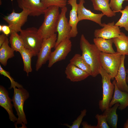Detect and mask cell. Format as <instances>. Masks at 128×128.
I'll list each match as a JSON object with an SVG mask.
<instances>
[{
  "label": "cell",
  "mask_w": 128,
  "mask_h": 128,
  "mask_svg": "<svg viewBox=\"0 0 128 128\" xmlns=\"http://www.w3.org/2000/svg\"><path fill=\"white\" fill-rule=\"evenodd\" d=\"M122 55L116 52L108 53L101 52L100 55L101 67L114 80L121 64Z\"/></svg>",
  "instance_id": "6"
},
{
  "label": "cell",
  "mask_w": 128,
  "mask_h": 128,
  "mask_svg": "<svg viewBox=\"0 0 128 128\" xmlns=\"http://www.w3.org/2000/svg\"><path fill=\"white\" fill-rule=\"evenodd\" d=\"M87 112V110L86 109L81 110L80 114L76 119L72 122L71 125L66 123L64 124V125L70 128H79L82 122L83 118L86 115Z\"/></svg>",
  "instance_id": "29"
},
{
  "label": "cell",
  "mask_w": 128,
  "mask_h": 128,
  "mask_svg": "<svg viewBox=\"0 0 128 128\" xmlns=\"http://www.w3.org/2000/svg\"><path fill=\"white\" fill-rule=\"evenodd\" d=\"M2 25H0V32H1V30L2 28Z\"/></svg>",
  "instance_id": "38"
},
{
  "label": "cell",
  "mask_w": 128,
  "mask_h": 128,
  "mask_svg": "<svg viewBox=\"0 0 128 128\" xmlns=\"http://www.w3.org/2000/svg\"><path fill=\"white\" fill-rule=\"evenodd\" d=\"M119 105V103H116L113 107L105 109L102 114L106 116L107 123L111 128H117L118 115L116 113V110Z\"/></svg>",
  "instance_id": "22"
},
{
  "label": "cell",
  "mask_w": 128,
  "mask_h": 128,
  "mask_svg": "<svg viewBox=\"0 0 128 128\" xmlns=\"http://www.w3.org/2000/svg\"><path fill=\"white\" fill-rule=\"evenodd\" d=\"M81 125L83 128H96V126H92L89 124L86 121L82 122Z\"/></svg>",
  "instance_id": "34"
},
{
  "label": "cell",
  "mask_w": 128,
  "mask_h": 128,
  "mask_svg": "<svg viewBox=\"0 0 128 128\" xmlns=\"http://www.w3.org/2000/svg\"><path fill=\"white\" fill-rule=\"evenodd\" d=\"M126 72L127 74V76L126 78V81L127 83H128V68L126 70Z\"/></svg>",
  "instance_id": "37"
},
{
  "label": "cell",
  "mask_w": 128,
  "mask_h": 128,
  "mask_svg": "<svg viewBox=\"0 0 128 128\" xmlns=\"http://www.w3.org/2000/svg\"><path fill=\"white\" fill-rule=\"evenodd\" d=\"M70 39L67 38L60 42L55 48V50L51 52L48 67H51L58 62L65 59L71 51L72 43Z\"/></svg>",
  "instance_id": "9"
},
{
  "label": "cell",
  "mask_w": 128,
  "mask_h": 128,
  "mask_svg": "<svg viewBox=\"0 0 128 128\" xmlns=\"http://www.w3.org/2000/svg\"><path fill=\"white\" fill-rule=\"evenodd\" d=\"M68 4L71 7V9L69 13V22L71 27V30L70 37L74 38L77 35L78 32L77 25L79 22L78 20L77 10L78 4L77 3V0H68Z\"/></svg>",
  "instance_id": "16"
},
{
  "label": "cell",
  "mask_w": 128,
  "mask_h": 128,
  "mask_svg": "<svg viewBox=\"0 0 128 128\" xmlns=\"http://www.w3.org/2000/svg\"><path fill=\"white\" fill-rule=\"evenodd\" d=\"M0 73L1 74L7 77L10 80L11 83L10 89L16 87L18 88L23 87L22 85L14 81V79L10 76L9 73L4 70L2 68L0 65Z\"/></svg>",
  "instance_id": "32"
},
{
  "label": "cell",
  "mask_w": 128,
  "mask_h": 128,
  "mask_svg": "<svg viewBox=\"0 0 128 128\" xmlns=\"http://www.w3.org/2000/svg\"><path fill=\"white\" fill-rule=\"evenodd\" d=\"M67 11V8L66 6L61 8L56 27V31L58 35L54 48L65 39L70 38L71 27L66 17Z\"/></svg>",
  "instance_id": "8"
},
{
  "label": "cell",
  "mask_w": 128,
  "mask_h": 128,
  "mask_svg": "<svg viewBox=\"0 0 128 128\" xmlns=\"http://www.w3.org/2000/svg\"><path fill=\"white\" fill-rule=\"evenodd\" d=\"M19 7L27 11L29 15L38 16L42 14L46 9L41 0H17Z\"/></svg>",
  "instance_id": "11"
},
{
  "label": "cell",
  "mask_w": 128,
  "mask_h": 128,
  "mask_svg": "<svg viewBox=\"0 0 128 128\" xmlns=\"http://www.w3.org/2000/svg\"><path fill=\"white\" fill-rule=\"evenodd\" d=\"M20 35L23 40L24 47L31 53L33 56L37 55L44 39L38 29L32 27L22 30Z\"/></svg>",
  "instance_id": "3"
},
{
  "label": "cell",
  "mask_w": 128,
  "mask_h": 128,
  "mask_svg": "<svg viewBox=\"0 0 128 128\" xmlns=\"http://www.w3.org/2000/svg\"><path fill=\"white\" fill-rule=\"evenodd\" d=\"M29 15V13L26 10H23L21 12L17 13L13 10L11 13L4 16L3 19L8 23L11 32H18L22 30L21 27L27 21Z\"/></svg>",
  "instance_id": "10"
},
{
  "label": "cell",
  "mask_w": 128,
  "mask_h": 128,
  "mask_svg": "<svg viewBox=\"0 0 128 128\" xmlns=\"http://www.w3.org/2000/svg\"><path fill=\"white\" fill-rule=\"evenodd\" d=\"M7 37V36L3 33L0 35V47Z\"/></svg>",
  "instance_id": "35"
},
{
  "label": "cell",
  "mask_w": 128,
  "mask_h": 128,
  "mask_svg": "<svg viewBox=\"0 0 128 128\" xmlns=\"http://www.w3.org/2000/svg\"><path fill=\"white\" fill-rule=\"evenodd\" d=\"M80 44L82 56L91 68V76L95 77L99 74V70L102 67L100 59L101 52L94 44L90 43L83 34L81 36Z\"/></svg>",
  "instance_id": "1"
},
{
  "label": "cell",
  "mask_w": 128,
  "mask_h": 128,
  "mask_svg": "<svg viewBox=\"0 0 128 128\" xmlns=\"http://www.w3.org/2000/svg\"><path fill=\"white\" fill-rule=\"evenodd\" d=\"M125 1H128V0H110V7L115 12H118L123 9L122 5Z\"/></svg>",
  "instance_id": "31"
},
{
  "label": "cell",
  "mask_w": 128,
  "mask_h": 128,
  "mask_svg": "<svg viewBox=\"0 0 128 128\" xmlns=\"http://www.w3.org/2000/svg\"><path fill=\"white\" fill-rule=\"evenodd\" d=\"M115 82V80L114 79L112 82L115 86L114 92L109 107H111L116 103H119L120 105L118 109L122 110L128 106V93L119 90L117 87Z\"/></svg>",
  "instance_id": "15"
},
{
  "label": "cell",
  "mask_w": 128,
  "mask_h": 128,
  "mask_svg": "<svg viewBox=\"0 0 128 128\" xmlns=\"http://www.w3.org/2000/svg\"><path fill=\"white\" fill-rule=\"evenodd\" d=\"M1 32L7 36L10 34L11 32L10 28L9 26L2 25Z\"/></svg>",
  "instance_id": "33"
},
{
  "label": "cell",
  "mask_w": 128,
  "mask_h": 128,
  "mask_svg": "<svg viewBox=\"0 0 128 128\" xmlns=\"http://www.w3.org/2000/svg\"><path fill=\"white\" fill-rule=\"evenodd\" d=\"M44 7L46 9L52 6H56L62 8L66 6L67 0H41Z\"/></svg>",
  "instance_id": "28"
},
{
  "label": "cell",
  "mask_w": 128,
  "mask_h": 128,
  "mask_svg": "<svg viewBox=\"0 0 128 128\" xmlns=\"http://www.w3.org/2000/svg\"><path fill=\"white\" fill-rule=\"evenodd\" d=\"M110 0H91L94 10L101 12L104 15L108 17L115 16L116 13L110 7Z\"/></svg>",
  "instance_id": "19"
},
{
  "label": "cell",
  "mask_w": 128,
  "mask_h": 128,
  "mask_svg": "<svg viewBox=\"0 0 128 128\" xmlns=\"http://www.w3.org/2000/svg\"><path fill=\"white\" fill-rule=\"evenodd\" d=\"M59 8L57 6H52L45 9L43 22L38 29L44 39L50 37L56 32V27L60 14Z\"/></svg>",
  "instance_id": "2"
},
{
  "label": "cell",
  "mask_w": 128,
  "mask_h": 128,
  "mask_svg": "<svg viewBox=\"0 0 128 128\" xmlns=\"http://www.w3.org/2000/svg\"><path fill=\"white\" fill-rule=\"evenodd\" d=\"M125 55L122 56L121 64L114 78L118 88L122 91L128 93V85L126 81V73L124 64Z\"/></svg>",
  "instance_id": "18"
},
{
  "label": "cell",
  "mask_w": 128,
  "mask_h": 128,
  "mask_svg": "<svg viewBox=\"0 0 128 128\" xmlns=\"http://www.w3.org/2000/svg\"><path fill=\"white\" fill-rule=\"evenodd\" d=\"M15 87L13 88L14 92L12 100L18 116L16 125L21 124L22 127H25V125L27 124V122L24 111L23 106L24 101L29 97V94L23 87L17 89Z\"/></svg>",
  "instance_id": "5"
},
{
  "label": "cell",
  "mask_w": 128,
  "mask_h": 128,
  "mask_svg": "<svg viewBox=\"0 0 128 128\" xmlns=\"http://www.w3.org/2000/svg\"><path fill=\"white\" fill-rule=\"evenodd\" d=\"M10 34L9 41L11 47L14 51L19 52L24 48L22 39L18 32H12Z\"/></svg>",
  "instance_id": "25"
},
{
  "label": "cell",
  "mask_w": 128,
  "mask_h": 128,
  "mask_svg": "<svg viewBox=\"0 0 128 128\" xmlns=\"http://www.w3.org/2000/svg\"><path fill=\"white\" fill-rule=\"evenodd\" d=\"M70 63L81 69L91 76V68L86 62L82 55L75 54L70 60Z\"/></svg>",
  "instance_id": "24"
},
{
  "label": "cell",
  "mask_w": 128,
  "mask_h": 128,
  "mask_svg": "<svg viewBox=\"0 0 128 128\" xmlns=\"http://www.w3.org/2000/svg\"><path fill=\"white\" fill-rule=\"evenodd\" d=\"M95 117L97 121V123L96 128H109L105 116L102 114H97Z\"/></svg>",
  "instance_id": "30"
},
{
  "label": "cell",
  "mask_w": 128,
  "mask_h": 128,
  "mask_svg": "<svg viewBox=\"0 0 128 128\" xmlns=\"http://www.w3.org/2000/svg\"><path fill=\"white\" fill-rule=\"evenodd\" d=\"M9 42L7 37L0 47V62L4 66L6 65L9 59L14 56V51L9 46Z\"/></svg>",
  "instance_id": "23"
},
{
  "label": "cell",
  "mask_w": 128,
  "mask_h": 128,
  "mask_svg": "<svg viewBox=\"0 0 128 128\" xmlns=\"http://www.w3.org/2000/svg\"><path fill=\"white\" fill-rule=\"evenodd\" d=\"M93 41L101 52L108 53H113L116 52L112 47V38L105 39L101 37L95 38Z\"/></svg>",
  "instance_id": "21"
},
{
  "label": "cell",
  "mask_w": 128,
  "mask_h": 128,
  "mask_svg": "<svg viewBox=\"0 0 128 128\" xmlns=\"http://www.w3.org/2000/svg\"><path fill=\"white\" fill-rule=\"evenodd\" d=\"M122 15L119 20L115 23V25L119 28L123 27L128 32V5L126 6L123 9L119 11Z\"/></svg>",
  "instance_id": "27"
},
{
  "label": "cell",
  "mask_w": 128,
  "mask_h": 128,
  "mask_svg": "<svg viewBox=\"0 0 128 128\" xmlns=\"http://www.w3.org/2000/svg\"><path fill=\"white\" fill-rule=\"evenodd\" d=\"M117 52L121 55H128V36L122 32L118 37L112 38Z\"/></svg>",
  "instance_id": "20"
},
{
  "label": "cell",
  "mask_w": 128,
  "mask_h": 128,
  "mask_svg": "<svg viewBox=\"0 0 128 128\" xmlns=\"http://www.w3.org/2000/svg\"><path fill=\"white\" fill-rule=\"evenodd\" d=\"M84 0H79L77 10V13L79 21L84 20L93 21L103 27L101 19L104 15L102 13L96 14L86 9L84 6Z\"/></svg>",
  "instance_id": "13"
},
{
  "label": "cell",
  "mask_w": 128,
  "mask_h": 128,
  "mask_svg": "<svg viewBox=\"0 0 128 128\" xmlns=\"http://www.w3.org/2000/svg\"><path fill=\"white\" fill-rule=\"evenodd\" d=\"M22 58L23 63V70L28 76L29 73L31 72L32 69L31 66L32 58L33 56L27 49L24 48L19 52Z\"/></svg>",
  "instance_id": "26"
},
{
  "label": "cell",
  "mask_w": 128,
  "mask_h": 128,
  "mask_svg": "<svg viewBox=\"0 0 128 128\" xmlns=\"http://www.w3.org/2000/svg\"><path fill=\"white\" fill-rule=\"evenodd\" d=\"M102 78L103 88L102 99L99 102V109L103 112L109 107V103L113 97L114 89V84L111 82V77L101 67L99 70Z\"/></svg>",
  "instance_id": "4"
},
{
  "label": "cell",
  "mask_w": 128,
  "mask_h": 128,
  "mask_svg": "<svg viewBox=\"0 0 128 128\" xmlns=\"http://www.w3.org/2000/svg\"><path fill=\"white\" fill-rule=\"evenodd\" d=\"M57 39L55 33L50 37L44 39L41 47L38 53L36 65V70L38 71L48 60L51 52L52 48L55 47Z\"/></svg>",
  "instance_id": "7"
},
{
  "label": "cell",
  "mask_w": 128,
  "mask_h": 128,
  "mask_svg": "<svg viewBox=\"0 0 128 128\" xmlns=\"http://www.w3.org/2000/svg\"><path fill=\"white\" fill-rule=\"evenodd\" d=\"M12 101L9 96L8 92L2 86H0V105L5 109L8 112L9 118L13 122L17 121L18 118L13 113V105L11 103Z\"/></svg>",
  "instance_id": "17"
},
{
  "label": "cell",
  "mask_w": 128,
  "mask_h": 128,
  "mask_svg": "<svg viewBox=\"0 0 128 128\" xmlns=\"http://www.w3.org/2000/svg\"><path fill=\"white\" fill-rule=\"evenodd\" d=\"M123 127L124 128H128V119L124 123Z\"/></svg>",
  "instance_id": "36"
},
{
  "label": "cell",
  "mask_w": 128,
  "mask_h": 128,
  "mask_svg": "<svg viewBox=\"0 0 128 128\" xmlns=\"http://www.w3.org/2000/svg\"><path fill=\"white\" fill-rule=\"evenodd\" d=\"M65 72L66 78L73 82L82 81L90 76L86 72L70 63L66 66Z\"/></svg>",
  "instance_id": "14"
},
{
  "label": "cell",
  "mask_w": 128,
  "mask_h": 128,
  "mask_svg": "<svg viewBox=\"0 0 128 128\" xmlns=\"http://www.w3.org/2000/svg\"><path fill=\"white\" fill-rule=\"evenodd\" d=\"M103 28L96 29L94 32L95 38L101 37L109 39L118 37L121 33L119 27L113 21L107 24L102 23Z\"/></svg>",
  "instance_id": "12"
}]
</instances>
